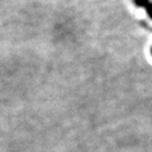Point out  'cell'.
I'll use <instances>...</instances> for the list:
<instances>
[{
  "instance_id": "6da1fadb",
  "label": "cell",
  "mask_w": 152,
  "mask_h": 152,
  "mask_svg": "<svg viewBox=\"0 0 152 152\" xmlns=\"http://www.w3.org/2000/svg\"><path fill=\"white\" fill-rule=\"evenodd\" d=\"M132 2H134V4L137 6V8L144 9L151 2V0H132Z\"/></svg>"
},
{
  "instance_id": "7a4b0ae2",
  "label": "cell",
  "mask_w": 152,
  "mask_h": 152,
  "mask_svg": "<svg viewBox=\"0 0 152 152\" xmlns=\"http://www.w3.org/2000/svg\"><path fill=\"white\" fill-rule=\"evenodd\" d=\"M144 10H145V12H146V14H147L148 17H149L152 20V1L146 6V7L144 8Z\"/></svg>"
},
{
  "instance_id": "3957f363",
  "label": "cell",
  "mask_w": 152,
  "mask_h": 152,
  "mask_svg": "<svg viewBox=\"0 0 152 152\" xmlns=\"http://www.w3.org/2000/svg\"><path fill=\"white\" fill-rule=\"evenodd\" d=\"M150 54H151V56H152V46H151V48H150Z\"/></svg>"
}]
</instances>
